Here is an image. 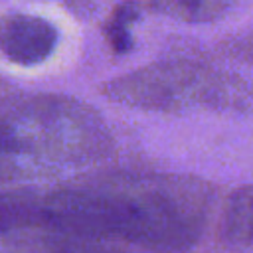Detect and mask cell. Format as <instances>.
Here are the masks:
<instances>
[{"label":"cell","mask_w":253,"mask_h":253,"mask_svg":"<svg viewBox=\"0 0 253 253\" xmlns=\"http://www.w3.org/2000/svg\"><path fill=\"white\" fill-rule=\"evenodd\" d=\"M202 192L190 182H130L57 192L36 215L63 229L117 235L154 245H176L198 235Z\"/></svg>","instance_id":"1"},{"label":"cell","mask_w":253,"mask_h":253,"mask_svg":"<svg viewBox=\"0 0 253 253\" xmlns=\"http://www.w3.org/2000/svg\"><path fill=\"white\" fill-rule=\"evenodd\" d=\"M101 123L65 99H36L0 119V162L14 178L16 156L36 162L79 160L101 142Z\"/></svg>","instance_id":"2"},{"label":"cell","mask_w":253,"mask_h":253,"mask_svg":"<svg viewBox=\"0 0 253 253\" xmlns=\"http://www.w3.org/2000/svg\"><path fill=\"white\" fill-rule=\"evenodd\" d=\"M227 237L237 245H249L251 239V190L249 186L237 190L227 204L225 215Z\"/></svg>","instance_id":"5"},{"label":"cell","mask_w":253,"mask_h":253,"mask_svg":"<svg viewBox=\"0 0 253 253\" xmlns=\"http://www.w3.org/2000/svg\"><path fill=\"white\" fill-rule=\"evenodd\" d=\"M202 81L192 63H156L109 85V97L142 107H164L184 101Z\"/></svg>","instance_id":"3"},{"label":"cell","mask_w":253,"mask_h":253,"mask_svg":"<svg viewBox=\"0 0 253 253\" xmlns=\"http://www.w3.org/2000/svg\"><path fill=\"white\" fill-rule=\"evenodd\" d=\"M154 8L168 12L176 18H184L188 22H206L221 14L227 6L223 2H166L154 4Z\"/></svg>","instance_id":"7"},{"label":"cell","mask_w":253,"mask_h":253,"mask_svg":"<svg viewBox=\"0 0 253 253\" xmlns=\"http://www.w3.org/2000/svg\"><path fill=\"white\" fill-rule=\"evenodd\" d=\"M136 8L132 4H121L115 8L111 18L105 24V36L111 43V47L119 53H125L132 45L130 38V24L136 20Z\"/></svg>","instance_id":"6"},{"label":"cell","mask_w":253,"mask_h":253,"mask_svg":"<svg viewBox=\"0 0 253 253\" xmlns=\"http://www.w3.org/2000/svg\"><path fill=\"white\" fill-rule=\"evenodd\" d=\"M57 43V30L40 16L12 14L0 22V51L18 65H38Z\"/></svg>","instance_id":"4"}]
</instances>
